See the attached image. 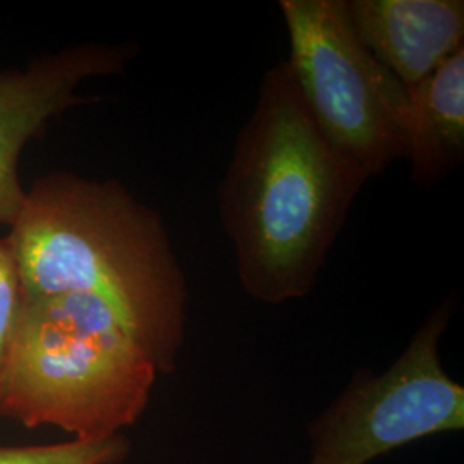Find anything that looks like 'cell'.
Returning a JSON list of instances; mask_svg holds the SVG:
<instances>
[{"label": "cell", "mask_w": 464, "mask_h": 464, "mask_svg": "<svg viewBox=\"0 0 464 464\" xmlns=\"http://www.w3.org/2000/svg\"><path fill=\"white\" fill-rule=\"evenodd\" d=\"M157 368L103 299L23 295L2 411L28 429L93 440L122 433L149 406Z\"/></svg>", "instance_id": "3957f363"}, {"label": "cell", "mask_w": 464, "mask_h": 464, "mask_svg": "<svg viewBox=\"0 0 464 464\" xmlns=\"http://www.w3.org/2000/svg\"><path fill=\"white\" fill-rule=\"evenodd\" d=\"M131 444L124 433L105 439H72L45 446H0V464H121Z\"/></svg>", "instance_id": "9c48e42d"}, {"label": "cell", "mask_w": 464, "mask_h": 464, "mask_svg": "<svg viewBox=\"0 0 464 464\" xmlns=\"http://www.w3.org/2000/svg\"><path fill=\"white\" fill-rule=\"evenodd\" d=\"M5 237L23 295L103 299L159 373L176 370L186 331V277L162 218L122 184L50 172L26 191Z\"/></svg>", "instance_id": "7a4b0ae2"}, {"label": "cell", "mask_w": 464, "mask_h": 464, "mask_svg": "<svg viewBox=\"0 0 464 464\" xmlns=\"http://www.w3.org/2000/svg\"><path fill=\"white\" fill-rule=\"evenodd\" d=\"M456 310L442 299L396 362L379 375L360 368L306 425V464H370L423 439L463 431L464 387L440 360Z\"/></svg>", "instance_id": "5b68a950"}, {"label": "cell", "mask_w": 464, "mask_h": 464, "mask_svg": "<svg viewBox=\"0 0 464 464\" xmlns=\"http://www.w3.org/2000/svg\"><path fill=\"white\" fill-rule=\"evenodd\" d=\"M140 53V45L82 44L32 61L24 69L0 71V224L9 229L21 214L26 189L17 164L24 147L47 131L50 121L95 99L76 93L92 78L117 76Z\"/></svg>", "instance_id": "8992f818"}, {"label": "cell", "mask_w": 464, "mask_h": 464, "mask_svg": "<svg viewBox=\"0 0 464 464\" xmlns=\"http://www.w3.org/2000/svg\"><path fill=\"white\" fill-rule=\"evenodd\" d=\"M23 289L16 260L7 237H0V420L4 418V391L11 348L16 332Z\"/></svg>", "instance_id": "30bf717a"}, {"label": "cell", "mask_w": 464, "mask_h": 464, "mask_svg": "<svg viewBox=\"0 0 464 464\" xmlns=\"http://www.w3.org/2000/svg\"><path fill=\"white\" fill-rule=\"evenodd\" d=\"M372 55L408 90L464 49L463 0H346Z\"/></svg>", "instance_id": "52a82bcc"}, {"label": "cell", "mask_w": 464, "mask_h": 464, "mask_svg": "<svg viewBox=\"0 0 464 464\" xmlns=\"http://www.w3.org/2000/svg\"><path fill=\"white\" fill-rule=\"evenodd\" d=\"M406 159L418 188H433L464 159V49L406 90Z\"/></svg>", "instance_id": "ba28073f"}, {"label": "cell", "mask_w": 464, "mask_h": 464, "mask_svg": "<svg viewBox=\"0 0 464 464\" xmlns=\"http://www.w3.org/2000/svg\"><path fill=\"white\" fill-rule=\"evenodd\" d=\"M365 183L316 124L289 63L270 67L218 188L222 227L249 298H306Z\"/></svg>", "instance_id": "6da1fadb"}, {"label": "cell", "mask_w": 464, "mask_h": 464, "mask_svg": "<svg viewBox=\"0 0 464 464\" xmlns=\"http://www.w3.org/2000/svg\"><path fill=\"white\" fill-rule=\"evenodd\" d=\"M289 67L316 124L366 181L406 159V88L372 55L346 0H281Z\"/></svg>", "instance_id": "277c9868"}]
</instances>
